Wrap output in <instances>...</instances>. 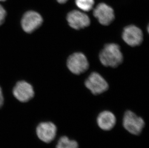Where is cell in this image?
<instances>
[{
    "instance_id": "1",
    "label": "cell",
    "mask_w": 149,
    "mask_h": 148,
    "mask_svg": "<svg viewBox=\"0 0 149 148\" xmlns=\"http://www.w3.org/2000/svg\"><path fill=\"white\" fill-rule=\"evenodd\" d=\"M100 60L103 66L107 67H117L122 64L123 56L118 45L107 44L100 54Z\"/></svg>"
},
{
    "instance_id": "12",
    "label": "cell",
    "mask_w": 149,
    "mask_h": 148,
    "mask_svg": "<svg viewBox=\"0 0 149 148\" xmlns=\"http://www.w3.org/2000/svg\"><path fill=\"white\" fill-rule=\"evenodd\" d=\"M77 142L75 140H70L66 136H62L59 138L56 148H78Z\"/></svg>"
},
{
    "instance_id": "6",
    "label": "cell",
    "mask_w": 149,
    "mask_h": 148,
    "mask_svg": "<svg viewBox=\"0 0 149 148\" xmlns=\"http://www.w3.org/2000/svg\"><path fill=\"white\" fill-rule=\"evenodd\" d=\"M93 15L100 24L104 26L109 25L115 18L113 9L104 3H100L96 6L93 11Z\"/></svg>"
},
{
    "instance_id": "10",
    "label": "cell",
    "mask_w": 149,
    "mask_h": 148,
    "mask_svg": "<svg viewBox=\"0 0 149 148\" xmlns=\"http://www.w3.org/2000/svg\"><path fill=\"white\" fill-rule=\"evenodd\" d=\"M56 126L50 122L40 123L36 129L38 138L45 143H50L53 141L56 138Z\"/></svg>"
},
{
    "instance_id": "13",
    "label": "cell",
    "mask_w": 149,
    "mask_h": 148,
    "mask_svg": "<svg viewBox=\"0 0 149 148\" xmlns=\"http://www.w3.org/2000/svg\"><path fill=\"white\" fill-rule=\"evenodd\" d=\"M75 4L83 11L88 12L93 8L94 0H75Z\"/></svg>"
},
{
    "instance_id": "17",
    "label": "cell",
    "mask_w": 149,
    "mask_h": 148,
    "mask_svg": "<svg viewBox=\"0 0 149 148\" xmlns=\"http://www.w3.org/2000/svg\"><path fill=\"white\" fill-rule=\"evenodd\" d=\"M6 1V0H0V1Z\"/></svg>"
},
{
    "instance_id": "5",
    "label": "cell",
    "mask_w": 149,
    "mask_h": 148,
    "mask_svg": "<svg viewBox=\"0 0 149 148\" xmlns=\"http://www.w3.org/2000/svg\"><path fill=\"white\" fill-rule=\"evenodd\" d=\"M85 85L94 95L102 93L109 88L107 81L100 74L96 72L90 74L86 81Z\"/></svg>"
},
{
    "instance_id": "16",
    "label": "cell",
    "mask_w": 149,
    "mask_h": 148,
    "mask_svg": "<svg viewBox=\"0 0 149 148\" xmlns=\"http://www.w3.org/2000/svg\"><path fill=\"white\" fill-rule=\"evenodd\" d=\"M56 1H57L58 3H59L63 4V3H66L67 1L68 0H56Z\"/></svg>"
},
{
    "instance_id": "14",
    "label": "cell",
    "mask_w": 149,
    "mask_h": 148,
    "mask_svg": "<svg viewBox=\"0 0 149 148\" xmlns=\"http://www.w3.org/2000/svg\"><path fill=\"white\" fill-rule=\"evenodd\" d=\"M6 16V11L3 6L0 4V26L3 23Z\"/></svg>"
},
{
    "instance_id": "11",
    "label": "cell",
    "mask_w": 149,
    "mask_h": 148,
    "mask_svg": "<svg viewBox=\"0 0 149 148\" xmlns=\"http://www.w3.org/2000/svg\"><path fill=\"white\" fill-rule=\"evenodd\" d=\"M97 122L100 129L105 131H109L116 125V118L112 112L105 111L99 114Z\"/></svg>"
},
{
    "instance_id": "8",
    "label": "cell",
    "mask_w": 149,
    "mask_h": 148,
    "mask_svg": "<svg viewBox=\"0 0 149 148\" xmlns=\"http://www.w3.org/2000/svg\"><path fill=\"white\" fill-rule=\"evenodd\" d=\"M67 20L70 26L75 30L85 28L90 24V19L88 16L78 10H73L69 12Z\"/></svg>"
},
{
    "instance_id": "2",
    "label": "cell",
    "mask_w": 149,
    "mask_h": 148,
    "mask_svg": "<svg viewBox=\"0 0 149 148\" xmlns=\"http://www.w3.org/2000/svg\"><path fill=\"white\" fill-rule=\"evenodd\" d=\"M123 124L124 128L130 133L139 135L145 126V122L142 118L136 115L131 111H127L124 114Z\"/></svg>"
},
{
    "instance_id": "9",
    "label": "cell",
    "mask_w": 149,
    "mask_h": 148,
    "mask_svg": "<svg viewBox=\"0 0 149 148\" xmlns=\"http://www.w3.org/2000/svg\"><path fill=\"white\" fill-rule=\"evenodd\" d=\"M13 94L17 100L21 102H25L33 97L34 91L33 86L26 81H19L13 89Z\"/></svg>"
},
{
    "instance_id": "4",
    "label": "cell",
    "mask_w": 149,
    "mask_h": 148,
    "mask_svg": "<svg viewBox=\"0 0 149 148\" xmlns=\"http://www.w3.org/2000/svg\"><path fill=\"white\" fill-rule=\"evenodd\" d=\"M43 19L41 15L34 11H29L24 14L21 19V26L25 32L31 33L42 24Z\"/></svg>"
},
{
    "instance_id": "3",
    "label": "cell",
    "mask_w": 149,
    "mask_h": 148,
    "mask_svg": "<svg viewBox=\"0 0 149 148\" xmlns=\"http://www.w3.org/2000/svg\"><path fill=\"white\" fill-rule=\"evenodd\" d=\"M67 66L74 74L80 75L86 72L89 67V63L85 55L76 53L71 55L68 59Z\"/></svg>"
},
{
    "instance_id": "15",
    "label": "cell",
    "mask_w": 149,
    "mask_h": 148,
    "mask_svg": "<svg viewBox=\"0 0 149 148\" xmlns=\"http://www.w3.org/2000/svg\"><path fill=\"white\" fill-rule=\"evenodd\" d=\"M3 103V92L1 89L0 87V108L1 107Z\"/></svg>"
},
{
    "instance_id": "7",
    "label": "cell",
    "mask_w": 149,
    "mask_h": 148,
    "mask_svg": "<svg viewBox=\"0 0 149 148\" xmlns=\"http://www.w3.org/2000/svg\"><path fill=\"white\" fill-rule=\"evenodd\" d=\"M122 38L125 42L128 45L135 47L142 43L143 36L140 28L135 26L130 25L124 28Z\"/></svg>"
}]
</instances>
